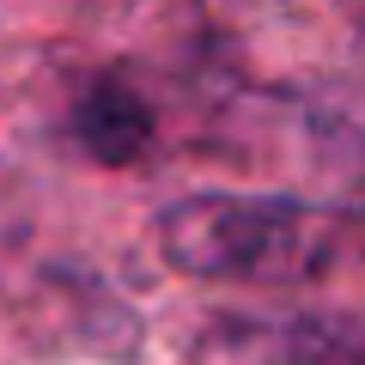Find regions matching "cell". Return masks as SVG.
I'll return each instance as SVG.
<instances>
[{"instance_id": "cell-2", "label": "cell", "mask_w": 365, "mask_h": 365, "mask_svg": "<svg viewBox=\"0 0 365 365\" xmlns=\"http://www.w3.org/2000/svg\"><path fill=\"white\" fill-rule=\"evenodd\" d=\"M73 134H79V146H86L98 165H134V158L146 153V140H153V110H146V98L128 79L104 73V79H91V86L79 91Z\"/></svg>"}, {"instance_id": "cell-1", "label": "cell", "mask_w": 365, "mask_h": 365, "mask_svg": "<svg viewBox=\"0 0 365 365\" xmlns=\"http://www.w3.org/2000/svg\"><path fill=\"white\" fill-rule=\"evenodd\" d=\"M335 225L287 195H182L158 213V250L177 274L237 287H299L329 262Z\"/></svg>"}]
</instances>
